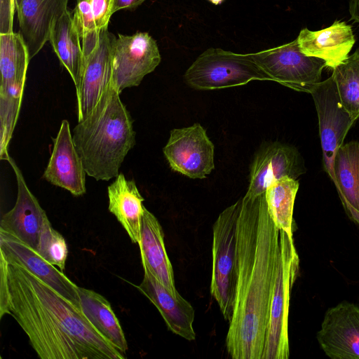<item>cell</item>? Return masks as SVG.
<instances>
[{
  "label": "cell",
  "mask_w": 359,
  "mask_h": 359,
  "mask_svg": "<svg viewBox=\"0 0 359 359\" xmlns=\"http://www.w3.org/2000/svg\"><path fill=\"white\" fill-rule=\"evenodd\" d=\"M146 0H114L113 14L122 9H134L143 4Z\"/></svg>",
  "instance_id": "cell-33"
},
{
  "label": "cell",
  "mask_w": 359,
  "mask_h": 359,
  "mask_svg": "<svg viewBox=\"0 0 359 359\" xmlns=\"http://www.w3.org/2000/svg\"><path fill=\"white\" fill-rule=\"evenodd\" d=\"M184 82L196 90H214L242 86L253 80L271 81L251 53H236L210 48L187 69Z\"/></svg>",
  "instance_id": "cell-6"
},
{
  "label": "cell",
  "mask_w": 359,
  "mask_h": 359,
  "mask_svg": "<svg viewBox=\"0 0 359 359\" xmlns=\"http://www.w3.org/2000/svg\"><path fill=\"white\" fill-rule=\"evenodd\" d=\"M335 184L349 217L359 225V142L337 149L333 164Z\"/></svg>",
  "instance_id": "cell-21"
},
{
  "label": "cell",
  "mask_w": 359,
  "mask_h": 359,
  "mask_svg": "<svg viewBox=\"0 0 359 359\" xmlns=\"http://www.w3.org/2000/svg\"><path fill=\"white\" fill-rule=\"evenodd\" d=\"M299 258L293 236L280 229L279 252L269 320L262 359H287L290 292L298 276Z\"/></svg>",
  "instance_id": "cell-4"
},
{
  "label": "cell",
  "mask_w": 359,
  "mask_h": 359,
  "mask_svg": "<svg viewBox=\"0 0 359 359\" xmlns=\"http://www.w3.org/2000/svg\"><path fill=\"white\" fill-rule=\"evenodd\" d=\"M241 198L225 208L213 224L211 295L226 320L231 321L238 273L237 226Z\"/></svg>",
  "instance_id": "cell-5"
},
{
  "label": "cell",
  "mask_w": 359,
  "mask_h": 359,
  "mask_svg": "<svg viewBox=\"0 0 359 359\" xmlns=\"http://www.w3.org/2000/svg\"><path fill=\"white\" fill-rule=\"evenodd\" d=\"M72 20L81 39L85 56L97 45L101 31L97 27L89 0H76Z\"/></svg>",
  "instance_id": "cell-29"
},
{
  "label": "cell",
  "mask_w": 359,
  "mask_h": 359,
  "mask_svg": "<svg viewBox=\"0 0 359 359\" xmlns=\"http://www.w3.org/2000/svg\"><path fill=\"white\" fill-rule=\"evenodd\" d=\"M109 210L126 230L133 243L140 240L141 226L145 207L144 198L134 180L118 174L107 189Z\"/></svg>",
  "instance_id": "cell-20"
},
{
  "label": "cell",
  "mask_w": 359,
  "mask_h": 359,
  "mask_svg": "<svg viewBox=\"0 0 359 359\" xmlns=\"http://www.w3.org/2000/svg\"><path fill=\"white\" fill-rule=\"evenodd\" d=\"M36 251L46 261L64 271L68 255L67 245L64 237L53 228L48 217L42 224Z\"/></svg>",
  "instance_id": "cell-28"
},
{
  "label": "cell",
  "mask_w": 359,
  "mask_h": 359,
  "mask_svg": "<svg viewBox=\"0 0 359 359\" xmlns=\"http://www.w3.org/2000/svg\"><path fill=\"white\" fill-rule=\"evenodd\" d=\"M351 20L359 23V0L349 1Z\"/></svg>",
  "instance_id": "cell-34"
},
{
  "label": "cell",
  "mask_w": 359,
  "mask_h": 359,
  "mask_svg": "<svg viewBox=\"0 0 359 359\" xmlns=\"http://www.w3.org/2000/svg\"><path fill=\"white\" fill-rule=\"evenodd\" d=\"M80 40L72 15L67 10L54 22L49 41L60 64L69 73L76 88L79 83L85 61Z\"/></svg>",
  "instance_id": "cell-23"
},
{
  "label": "cell",
  "mask_w": 359,
  "mask_h": 359,
  "mask_svg": "<svg viewBox=\"0 0 359 359\" xmlns=\"http://www.w3.org/2000/svg\"><path fill=\"white\" fill-rule=\"evenodd\" d=\"M8 280L6 314L25 331L40 358H126L80 309L26 269L8 263Z\"/></svg>",
  "instance_id": "cell-2"
},
{
  "label": "cell",
  "mask_w": 359,
  "mask_h": 359,
  "mask_svg": "<svg viewBox=\"0 0 359 359\" xmlns=\"http://www.w3.org/2000/svg\"><path fill=\"white\" fill-rule=\"evenodd\" d=\"M97 29L100 31L108 27L113 15L114 0H89Z\"/></svg>",
  "instance_id": "cell-30"
},
{
  "label": "cell",
  "mask_w": 359,
  "mask_h": 359,
  "mask_svg": "<svg viewBox=\"0 0 359 359\" xmlns=\"http://www.w3.org/2000/svg\"><path fill=\"white\" fill-rule=\"evenodd\" d=\"M144 270L164 285L173 294H180L175 285L171 262L168 257L162 227L156 217L145 208L138 243Z\"/></svg>",
  "instance_id": "cell-19"
},
{
  "label": "cell",
  "mask_w": 359,
  "mask_h": 359,
  "mask_svg": "<svg viewBox=\"0 0 359 359\" xmlns=\"http://www.w3.org/2000/svg\"><path fill=\"white\" fill-rule=\"evenodd\" d=\"M309 93L313 97L318 112L325 168L334 182V156L353 122L341 104L332 76L312 86Z\"/></svg>",
  "instance_id": "cell-11"
},
{
  "label": "cell",
  "mask_w": 359,
  "mask_h": 359,
  "mask_svg": "<svg viewBox=\"0 0 359 359\" xmlns=\"http://www.w3.org/2000/svg\"><path fill=\"white\" fill-rule=\"evenodd\" d=\"M81 310L92 326L106 340L126 354L125 334L111 304L93 290L78 287Z\"/></svg>",
  "instance_id": "cell-22"
},
{
  "label": "cell",
  "mask_w": 359,
  "mask_h": 359,
  "mask_svg": "<svg viewBox=\"0 0 359 359\" xmlns=\"http://www.w3.org/2000/svg\"><path fill=\"white\" fill-rule=\"evenodd\" d=\"M116 39L107 28L102 29L97 45L84 56L81 79L76 88L78 121L92 112L113 86V49Z\"/></svg>",
  "instance_id": "cell-10"
},
{
  "label": "cell",
  "mask_w": 359,
  "mask_h": 359,
  "mask_svg": "<svg viewBox=\"0 0 359 359\" xmlns=\"http://www.w3.org/2000/svg\"><path fill=\"white\" fill-rule=\"evenodd\" d=\"M210 2H211L212 4H213L214 5H219V4H222V3L224 2V0H208Z\"/></svg>",
  "instance_id": "cell-35"
},
{
  "label": "cell",
  "mask_w": 359,
  "mask_h": 359,
  "mask_svg": "<svg viewBox=\"0 0 359 359\" xmlns=\"http://www.w3.org/2000/svg\"><path fill=\"white\" fill-rule=\"evenodd\" d=\"M30 57L20 32L0 33L1 86L25 83Z\"/></svg>",
  "instance_id": "cell-24"
},
{
  "label": "cell",
  "mask_w": 359,
  "mask_h": 359,
  "mask_svg": "<svg viewBox=\"0 0 359 359\" xmlns=\"http://www.w3.org/2000/svg\"><path fill=\"white\" fill-rule=\"evenodd\" d=\"M53 140V151L43 178L74 196L84 194L86 172L74 145L68 121H62L58 133Z\"/></svg>",
  "instance_id": "cell-15"
},
{
  "label": "cell",
  "mask_w": 359,
  "mask_h": 359,
  "mask_svg": "<svg viewBox=\"0 0 359 359\" xmlns=\"http://www.w3.org/2000/svg\"><path fill=\"white\" fill-rule=\"evenodd\" d=\"M15 10V0H1L0 33H9L13 32V20Z\"/></svg>",
  "instance_id": "cell-32"
},
{
  "label": "cell",
  "mask_w": 359,
  "mask_h": 359,
  "mask_svg": "<svg viewBox=\"0 0 359 359\" xmlns=\"http://www.w3.org/2000/svg\"><path fill=\"white\" fill-rule=\"evenodd\" d=\"M161 57L156 40L147 32L118 34L113 49L112 81L117 91L137 86L143 78L160 64Z\"/></svg>",
  "instance_id": "cell-8"
},
{
  "label": "cell",
  "mask_w": 359,
  "mask_h": 359,
  "mask_svg": "<svg viewBox=\"0 0 359 359\" xmlns=\"http://www.w3.org/2000/svg\"><path fill=\"white\" fill-rule=\"evenodd\" d=\"M23 90L9 89L0 91L1 159L9 156L8 146L18 118Z\"/></svg>",
  "instance_id": "cell-27"
},
{
  "label": "cell",
  "mask_w": 359,
  "mask_h": 359,
  "mask_svg": "<svg viewBox=\"0 0 359 359\" xmlns=\"http://www.w3.org/2000/svg\"><path fill=\"white\" fill-rule=\"evenodd\" d=\"M317 339L332 359H359V307L342 302L325 312Z\"/></svg>",
  "instance_id": "cell-12"
},
{
  "label": "cell",
  "mask_w": 359,
  "mask_h": 359,
  "mask_svg": "<svg viewBox=\"0 0 359 359\" xmlns=\"http://www.w3.org/2000/svg\"><path fill=\"white\" fill-rule=\"evenodd\" d=\"M6 161L15 175L18 196L14 207L2 216L0 231L12 236L36 250L41 226L47 215L29 189L13 159L9 156Z\"/></svg>",
  "instance_id": "cell-13"
},
{
  "label": "cell",
  "mask_w": 359,
  "mask_h": 359,
  "mask_svg": "<svg viewBox=\"0 0 359 359\" xmlns=\"http://www.w3.org/2000/svg\"><path fill=\"white\" fill-rule=\"evenodd\" d=\"M144 271L143 280L136 286L137 289L157 308L171 332L187 340H194L193 306L180 294H173L150 272Z\"/></svg>",
  "instance_id": "cell-17"
},
{
  "label": "cell",
  "mask_w": 359,
  "mask_h": 359,
  "mask_svg": "<svg viewBox=\"0 0 359 359\" xmlns=\"http://www.w3.org/2000/svg\"><path fill=\"white\" fill-rule=\"evenodd\" d=\"M278 229L266 199L241 198L237 226L238 273L226 337L233 359H262L279 252Z\"/></svg>",
  "instance_id": "cell-1"
},
{
  "label": "cell",
  "mask_w": 359,
  "mask_h": 359,
  "mask_svg": "<svg viewBox=\"0 0 359 359\" xmlns=\"http://www.w3.org/2000/svg\"><path fill=\"white\" fill-rule=\"evenodd\" d=\"M297 39L304 54L322 59L332 69L348 57L355 41L351 26L338 20L319 31L304 28Z\"/></svg>",
  "instance_id": "cell-18"
},
{
  "label": "cell",
  "mask_w": 359,
  "mask_h": 359,
  "mask_svg": "<svg viewBox=\"0 0 359 359\" xmlns=\"http://www.w3.org/2000/svg\"><path fill=\"white\" fill-rule=\"evenodd\" d=\"M251 55L271 81L299 91L309 92L320 83L322 70L326 66L322 59L304 54L297 39Z\"/></svg>",
  "instance_id": "cell-7"
},
{
  "label": "cell",
  "mask_w": 359,
  "mask_h": 359,
  "mask_svg": "<svg viewBox=\"0 0 359 359\" xmlns=\"http://www.w3.org/2000/svg\"><path fill=\"white\" fill-rule=\"evenodd\" d=\"M119 94L113 85L73 130V141L86 174L96 180L116 177L135 144L133 120Z\"/></svg>",
  "instance_id": "cell-3"
},
{
  "label": "cell",
  "mask_w": 359,
  "mask_h": 359,
  "mask_svg": "<svg viewBox=\"0 0 359 359\" xmlns=\"http://www.w3.org/2000/svg\"><path fill=\"white\" fill-rule=\"evenodd\" d=\"M0 252L8 263L24 267L81 310L79 286L63 271L42 258L36 250L12 236L0 231Z\"/></svg>",
  "instance_id": "cell-14"
},
{
  "label": "cell",
  "mask_w": 359,
  "mask_h": 359,
  "mask_svg": "<svg viewBox=\"0 0 359 359\" xmlns=\"http://www.w3.org/2000/svg\"><path fill=\"white\" fill-rule=\"evenodd\" d=\"M163 151L172 170L191 179L205 178L215 168L214 144L198 123L172 129Z\"/></svg>",
  "instance_id": "cell-9"
},
{
  "label": "cell",
  "mask_w": 359,
  "mask_h": 359,
  "mask_svg": "<svg viewBox=\"0 0 359 359\" xmlns=\"http://www.w3.org/2000/svg\"><path fill=\"white\" fill-rule=\"evenodd\" d=\"M22 35L34 57L49 41L54 22L68 10V0H15Z\"/></svg>",
  "instance_id": "cell-16"
},
{
  "label": "cell",
  "mask_w": 359,
  "mask_h": 359,
  "mask_svg": "<svg viewBox=\"0 0 359 359\" xmlns=\"http://www.w3.org/2000/svg\"><path fill=\"white\" fill-rule=\"evenodd\" d=\"M298 189L296 179L283 177L274 180L265 194L267 210L275 225L292 236L295 226L293 209Z\"/></svg>",
  "instance_id": "cell-25"
},
{
  "label": "cell",
  "mask_w": 359,
  "mask_h": 359,
  "mask_svg": "<svg viewBox=\"0 0 359 359\" xmlns=\"http://www.w3.org/2000/svg\"><path fill=\"white\" fill-rule=\"evenodd\" d=\"M339 100L354 123L359 118V49L333 69Z\"/></svg>",
  "instance_id": "cell-26"
},
{
  "label": "cell",
  "mask_w": 359,
  "mask_h": 359,
  "mask_svg": "<svg viewBox=\"0 0 359 359\" xmlns=\"http://www.w3.org/2000/svg\"><path fill=\"white\" fill-rule=\"evenodd\" d=\"M0 318L6 315L9 304V287L8 280V263L0 252Z\"/></svg>",
  "instance_id": "cell-31"
}]
</instances>
